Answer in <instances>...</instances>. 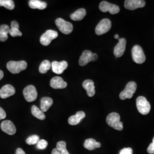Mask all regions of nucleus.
<instances>
[{
	"instance_id": "obj_34",
	"label": "nucleus",
	"mask_w": 154,
	"mask_h": 154,
	"mask_svg": "<svg viewBox=\"0 0 154 154\" xmlns=\"http://www.w3.org/2000/svg\"><path fill=\"white\" fill-rule=\"evenodd\" d=\"M6 116L5 111L4 110L0 107V121L5 119Z\"/></svg>"
},
{
	"instance_id": "obj_16",
	"label": "nucleus",
	"mask_w": 154,
	"mask_h": 154,
	"mask_svg": "<svg viewBox=\"0 0 154 154\" xmlns=\"http://www.w3.org/2000/svg\"><path fill=\"white\" fill-rule=\"evenodd\" d=\"M16 93L14 88L11 85H6L0 90V97L5 99L13 95Z\"/></svg>"
},
{
	"instance_id": "obj_7",
	"label": "nucleus",
	"mask_w": 154,
	"mask_h": 154,
	"mask_svg": "<svg viewBox=\"0 0 154 154\" xmlns=\"http://www.w3.org/2000/svg\"><path fill=\"white\" fill-rule=\"evenodd\" d=\"M55 24L61 32L65 34H69L72 32L73 26L72 23L61 18H58L55 20Z\"/></svg>"
},
{
	"instance_id": "obj_25",
	"label": "nucleus",
	"mask_w": 154,
	"mask_h": 154,
	"mask_svg": "<svg viewBox=\"0 0 154 154\" xmlns=\"http://www.w3.org/2000/svg\"><path fill=\"white\" fill-rule=\"evenodd\" d=\"M10 27L7 25L0 26V41L2 42L6 41L8 38V34H9Z\"/></svg>"
},
{
	"instance_id": "obj_15",
	"label": "nucleus",
	"mask_w": 154,
	"mask_h": 154,
	"mask_svg": "<svg viewBox=\"0 0 154 154\" xmlns=\"http://www.w3.org/2000/svg\"><path fill=\"white\" fill-rule=\"evenodd\" d=\"M68 63L65 61L57 62L53 61L51 63L52 70L57 74H61L67 68Z\"/></svg>"
},
{
	"instance_id": "obj_38",
	"label": "nucleus",
	"mask_w": 154,
	"mask_h": 154,
	"mask_svg": "<svg viewBox=\"0 0 154 154\" xmlns=\"http://www.w3.org/2000/svg\"><path fill=\"white\" fill-rule=\"evenodd\" d=\"M114 38L116 39H118L119 38V35H118V34H116V35H115V36H114Z\"/></svg>"
},
{
	"instance_id": "obj_9",
	"label": "nucleus",
	"mask_w": 154,
	"mask_h": 154,
	"mask_svg": "<svg viewBox=\"0 0 154 154\" xmlns=\"http://www.w3.org/2000/svg\"><path fill=\"white\" fill-rule=\"evenodd\" d=\"M23 94L25 99L29 102H32L35 100L38 95L36 88L33 85H29L24 88Z\"/></svg>"
},
{
	"instance_id": "obj_32",
	"label": "nucleus",
	"mask_w": 154,
	"mask_h": 154,
	"mask_svg": "<svg viewBox=\"0 0 154 154\" xmlns=\"http://www.w3.org/2000/svg\"><path fill=\"white\" fill-rule=\"evenodd\" d=\"M147 152L149 154H154V137L152 139V142L149 144V145L147 148Z\"/></svg>"
},
{
	"instance_id": "obj_19",
	"label": "nucleus",
	"mask_w": 154,
	"mask_h": 154,
	"mask_svg": "<svg viewBox=\"0 0 154 154\" xmlns=\"http://www.w3.org/2000/svg\"><path fill=\"white\" fill-rule=\"evenodd\" d=\"M85 113L83 111H78L75 115L72 116L69 118L68 122L69 125L72 126H75L79 124L82 119L85 117Z\"/></svg>"
},
{
	"instance_id": "obj_31",
	"label": "nucleus",
	"mask_w": 154,
	"mask_h": 154,
	"mask_svg": "<svg viewBox=\"0 0 154 154\" xmlns=\"http://www.w3.org/2000/svg\"><path fill=\"white\" fill-rule=\"evenodd\" d=\"M48 142L46 140L41 139L36 144V147L39 149H45L48 147Z\"/></svg>"
},
{
	"instance_id": "obj_27",
	"label": "nucleus",
	"mask_w": 154,
	"mask_h": 154,
	"mask_svg": "<svg viewBox=\"0 0 154 154\" xmlns=\"http://www.w3.org/2000/svg\"><path fill=\"white\" fill-rule=\"evenodd\" d=\"M51 67V63L48 60H45L43 61L39 67V72L42 74H45L48 70H49Z\"/></svg>"
},
{
	"instance_id": "obj_14",
	"label": "nucleus",
	"mask_w": 154,
	"mask_h": 154,
	"mask_svg": "<svg viewBox=\"0 0 154 154\" xmlns=\"http://www.w3.org/2000/svg\"><path fill=\"white\" fill-rule=\"evenodd\" d=\"M1 128L8 135H13L16 132V128L14 123L9 120L2 122L1 124Z\"/></svg>"
},
{
	"instance_id": "obj_35",
	"label": "nucleus",
	"mask_w": 154,
	"mask_h": 154,
	"mask_svg": "<svg viewBox=\"0 0 154 154\" xmlns=\"http://www.w3.org/2000/svg\"><path fill=\"white\" fill-rule=\"evenodd\" d=\"M16 154H25V151L22 149H21V148H18V149H17L16 151Z\"/></svg>"
},
{
	"instance_id": "obj_2",
	"label": "nucleus",
	"mask_w": 154,
	"mask_h": 154,
	"mask_svg": "<svg viewBox=\"0 0 154 154\" xmlns=\"http://www.w3.org/2000/svg\"><path fill=\"white\" fill-rule=\"evenodd\" d=\"M27 63L25 61H9L7 63V69L13 74H18L27 68Z\"/></svg>"
},
{
	"instance_id": "obj_30",
	"label": "nucleus",
	"mask_w": 154,
	"mask_h": 154,
	"mask_svg": "<svg viewBox=\"0 0 154 154\" xmlns=\"http://www.w3.org/2000/svg\"><path fill=\"white\" fill-rule=\"evenodd\" d=\"M39 141V137L37 135H33L26 139V142L29 145L37 144Z\"/></svg>"
},
{
	"instance_id": "obj_23",
	"label": "nucleus",
	"mask_w": 154,
	"mask_h": 154,
	"mask_svg": "<svg viewBox=\"0 0 154 154\" xmlns=\"http://www.w3.org/2000/svg\"><path fill=\"white\" fill-rule=\"evenodd\" d=\"M86 15V11L85 9L81 8L78 9L70 15V18L73 21H81Z\"/></svg>"
},
{
	"instance_id": "obj_26",
	"label": "nucleus",
	"mask_w": 154,
	"mask_h": 154,
	"mask_svg": "<svg viewBox=\"0 0 154 154\" xmlns=\"http://www.w3.org/2000/svg\"><path fill=\"white\" fill-rule=\"evenodd\" d=\"M32 113L34 116L40 120H44L46 118L44 112L35 105L32 107Z\"/></svg>"
},
{
	"instance_id": "obj_3",
	"label": "nucleus",
	"mask_w": 154,
	"mask_h": 154,
	"mask_svg": "<svg viewBox=\"0 0 154 154\" xmlns=\"http://www.w3.org/2000/svg\"><path fill=\"white\" fill-rule=\"evenodd\" d=\"M137 88V83L131 81L128 83L123 91H122L119 94V98L122 100H125L126 99L131 98L134 93H135Z\"/></svg>"
},
{
	"instance_id": "obj_18",
	"label": "nucleus",
	"mask_w": 154,
	"mask_h": 154,
	"mask_svg": "<svg viewBox=\"0 0 154 154\" xmlns=\"http://www.w3.org/2000/svg\"><path fill=\"white\" fill-rule=\"evenodd\" d=\"M83 88L87 91L88 97H92L95 94V86L93 81L91 79L85 80L82 84Z\"/></svg>"
},
{
	"instance_id": "obj_12",
	"label": "nucleus",
	"mask_w": 154,
	"mask_h": 154,
	"mask_svg": "<svg viewBox=\"0 0 154 154\" xmlns=\"http://www.w3.org/2000/svg\"><path fill=\"white\" fill-rule=\"evenodd\" d=\"M146 5V2L143 0H126L125 7L128 10H135L138 8H142Z\"/></svg>"
},
{
	"instance_id": "obj_8",
	"label": "nucleus",
	"mask_w": 154,
	"mask_h": 154,
	"mask_svg": "<svg viewBox=\"0 0 154 154\" xmlns=\"http://www.w3.org/2000/svg\"><path fill=\"white\" fill-rule=\"evenodd\" d=\"M111 28V22L109 19L105 18L102 20L95 28L96 34L100 35L107 33Z\"/></svg>"
},
{
	"instance_id": "obj_37",
	"label": "nucleus",
	"mask_w": 154,
	"mask_h": 154,
	"mask_svg": "<svg viewBox=\"0 0 154 154\" xmlns=\"http://www.w3.org/2000/svg\"><path fill=\"white\" fill-rule=\"evenodd\" d=\"M3 77H4V72L0 70V80H1Z\"/></svg>"
},
{
	"instance_id": "obj_24",
	"label": "nucleus",
	"mask_w": 154,
	"mask_h": 154,
	"mask_svg": "<svg viewBox=\"0 0 154 154\" xmlns=\"http://www.w3.org/2000/svg\"><path fill=\"white\" fill-rule=\"evenodd\" d=\"M9 34L13 37L22 36V33L19 30V24L16 21H13L11 22V28L10 29Z\"/></svg>"
},
{
	"instance_id": "obj_36",
	"label": "nucleus",
	"mask_w": 154,
	"mask_h": 154,
	"mask_svg": "<svg viewBox=\"0 0 154 154\" xmlns=\"http://www.w3.org/2000/svg\"><path fill=\"white\" fill-rule=\"evenodd\" d=\"M51 154H61V153L59 152V151L57 149H53Z\"/></svg>"
},
{
	"instance_id": "obj_21",
	"label": "nucleus",
	"mask_w": 154,
	"mask_h": 154,
	"mask_svg": "<svg viewBox=\"0 0 154 154\" xmlns=\"http://www.w3.org/2000/svg\"><path fill=\"white\" fill-rule=\"evenodd\" d=\"M29 5L32 9L44 10L46 8L47 4L44 1L39 0H30L29 2Z\"/></svg>"
},
{
	"instance_id": "obj_20",
	"label": "nucleus",
	"mask_w": 154,
	"mask_h": 154,
	"mask_svg": "<svg viewBox=\"0 0 154 154\" xmlns=\"http://www.w3.org/2000/svg\"><path fill=\"white\" fill-rule=\"evenodd\" d=\"M83 146L85 149L91 151L97 148L100 147L101 144L100 143L97 142L95 139L90 138V139H88L85 140Z\"/></svg>"
},
{
	"instance_id": "obj_5",
	"label": "nucleus",
	"mask_w": 154,
	"mask_h": 154,
	"mask_svg": "<svg viewBox=\"0 0 154 154\" xmlns=\"http://www.w3.org/2000/svg\"><path fill=\"white\" fill-rule=\"evenodd\" d=\"M131 53L132 60L136 63L142 64L146 61V56L144 51L139 45H135L132 48Z\"/></svg>"
},
{
	"instance_id": "obj_11",
	"label": "nucleus",
	"mask_w": 154,
	"mask_h": 154,
	"mask_svg": "<svg viewBox=\"0 0 154 154\" xmlns=\"http://www.w3.org/2000/svg\"><path fill=\"white\" fill-rule=\"evenodd\" d=\"M58 34L54 30H48L44 34H43L40 38V42L44 46H48L51 42L57 38Z\"/></svg>"
},
{
	"instance_id": "obj_4",
	"label": "nucleus",
	"mask_w": 154,
	"mask_h": 154,
	"mask_svg": "<svg viewBox=\"0 0 154 154\" xmlns=\"http://www.w3.org/2000/svg\"><path fill=\"white\" fill-rule=\"evenodd\" d=\"M136 104L138 111L142 115L148 114L151 110V105L147 99L142 97H138L136 100Z\"/></svg>"
},
{
	"instance_id": "obj_17",
	"label": "nucleus",
	"mask_w": 154,
	"mask_h": 154,
	"mask_svg": "<svg viewBox=\"0 0 154 154\" xmlns=\"http://www.w3.org/2000/svg\"><path fill=\"white\" fill-rule=\"evenodd\" d=\"M50 86L54 89H62L66 88L67 84L65 82L63 79L60 77L53 78L50 81Z\"/></svg>"
},
{
	"instance_id": "obj_22",
	"label": "nucleus",
	"mask_w": 154,
	"mask_h": 154,
	"mask_svg": "<svg viewBox=\"0 0 154 154\" xmlns=\"http://www.w3.org/2000/svg\"><path fill=\"white\" fill-rule=\"evenodd\" d=\"M53 103V100L49 97H44L41 100V108L44 112L49 110Z\"/></svg>"
},
{
	"instance_id": "obj_13",
	"label": "nucleus",
	"mask_w": 154,
	"mask_h": 154,
	"mask_svg": "<svg viewBox=\"0 0 154 154\" xmlns=\"http://www.w3.org/2000/svg\"><path fill=\"white\" fill-rule=\"evenodd\" d=\"M126 40L124 38L118 39V43L114 50V54L117 58H119L124 54L126 50Z\"/></svg>"
},
{
	"instance_id": "obj_1",
	"label": "nucleus",
	"mask_w": 154,
	"mask_h": 154,
	"mask_svg": "<svg viewBox=\"0 0 154 154\" xmlns=\"http://www.w3.org/2000/svg\"><path fill=\"white\" fill-rule=\"evenodd\" d=\"M121 117L116 112H111L106 118V122L109 126L118 131L123 128V123L121 122Z\"/></svg>"
},
{
	"instance_id": "obj_33",
	"label": "nucleus",
	"mask_w": 154,
	"mask_h": 154,
	"mask_svg": "<svg viewBox=\"0 0 154 154\" xmlns=\"http://www.w3.org/2000/svg\"><path fill=\"white\" fill-rule=\"evenodd\" d=\"M119 154H132V149L130 147L124 148L121 150Z\"/></svg>"
},
{
	"instance_id": "obj_29",
	"label": "nucleus",
	"mask_w": 154,
	"mask_h": 154,
	"mask_svg": "<svg viewBox=\"0 0 154 154\" xmlns=\"http://www.w3.org/2000/svg\"><path fill=\"white\" fill-rule=\"evenodd\" d=\"M61 154H70L66 149V143L65 141H60L57 143V148Z\"/></svg>"
},
{
	"instance_id": "obj_10",
	"label": "nucleus",
	"mask_w": 154,
	"mask_h": 154,
	"mask_svg": "<svg viewBox=\"0 0 154 154\" xmlns=\"http://www.w3.org/2000/svg\"><path fill=\"white\" fill-rule=\"evenodd\" d=\"M99 8L100 11L104 13L109 11L111 14H116L120 11V8L118 6L110 4L105 1H102L100 3Z\"/></svg>"
},
{
	"instance_id": "obj_6",
	"label": "nucleus",
	"mask_w": 154,
	"mask_h": 154,
	"mask_svg": "<svg viewBox=\"0 0 154 154\" xmlns=\"http://www.w3.org/2000/svg\"><path fill=\"white\" fill-rule=\"evenodd\" d=\"M98 58V56L97 54L93 53L89 50H85L83 52L82 54L80 57L79 64L80 66H85L91 61H97Z\"/></svg>"
},
{
	"instance_id": "obj_28",
	"label": "nucleus",
	"mask_w": 154,
	"mask_h": 154,
	"mask_svg": "<svg viewBox=\"0 0 154 154\" xmlns=\"http://www.w3.org/2000/svg\"><path fill=\"white\" fill-rule=\"evenodd\" d=\"M0 6L5 7L9 10H13L14 9V2L12 0H0Z\"/></svg>"
}]
</instances>
